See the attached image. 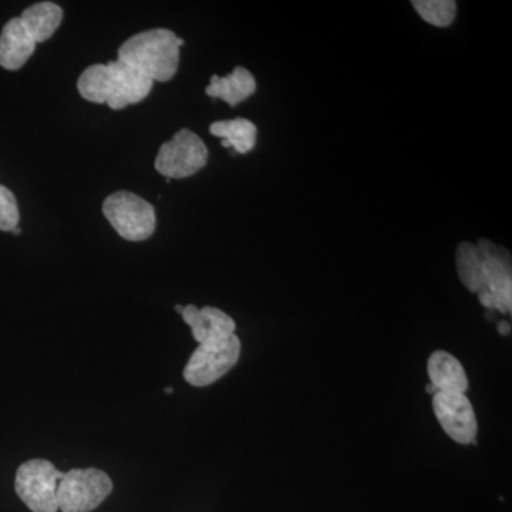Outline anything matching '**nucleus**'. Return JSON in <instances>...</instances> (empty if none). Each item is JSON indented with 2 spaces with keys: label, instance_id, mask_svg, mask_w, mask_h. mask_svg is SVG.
Returning a JSON list of instances; mask_svg holds the SVG:
<instances>
[{
  "label": "nucleus",
  "instance_id": "obj_1",
  "mask_svg": "<svg viewBox=\"0 0 512 512\" xmlns=\"http://www.w3.org/2000/svg\"><path fill=\"white\" fill-rule=\"evenodd\" d=\"M153 83L143 73L117 59L87 67L80 74L77 89L84 100L106 103L110 109L121 110L146 99Z\"/></svg>",
  "mask_w": 512,
  "mask_h": 512
},
{
  "label": "nucleus",
  "instance_id": "obj_2",
  "mask_svg": "<svg viewBox=\"0 0 512 512\" xmlns=\"http://www.w3.org/2000/svg\"><path fill=\"white\" fill-rule=\"evenodd\" d=\"M183 45L184 40L171 30H146L121 45L119 60L153 82H168L177 73Z\"/></svg>",
  "mask_w": 512,
  "mask_h": 512
},
{
  "label": "nucleus",
  "instance_id": "obj_3",
  "mask_svg": "<svg viewBox=\"0 0 512 512\" xmlns=\"http://www.w3.org/2000/svg\"><path fill=\"white\" fill-rule=\"evenodd\" d=\"M104 217L121 238L146 241L156 231V211L150 202L130 191H117L104 200Z\"/></svg>",
  "mask_w": 512,
  "mask_h": 512
},
{
  "label": "nucleus",
  "instance_id": "obj_4",
  "mask_svg": "<svg viewBox=\"0 0 512 512\" xmlns=\"http://www.w3.org/2000/svg\"><path fill=\"white\" fill-rule=\"evenodd\" d=\"M113 491L109 474L99 468H74L64 473L57 487V504L62 512H90Z\"/></svg>",
  "mask_w": 512,
  "mask_h": 512
},
{
  "label": "nucleus",
  "instance_id": "obj_5",
  "mask_svg": "<svg viewBox=\"0 0 512 512\" xmlns=\"http://www.w3.org/2000/svg\"><path fill=\"white\" fill-rule=\"evenodd\" d=\"M241 350V340L237 335L201 343L185 366V382L195 387L210 386L237 365Z\"/></svg>",
  "mask_w": 512,
  "mask_h": 512
},
{
  "label": "nucleus",
  "instance_id": "obj_6",
  "mask_svg": "<svg viewBox=\"0 0 512 512\" xmlns=\"http://www.w3.org/2000/svg\"><path fill=\"white\" fill-rule=\"evenodd\" d=\"M64 473L47 460H29L16 471L15 490L32 512H57V487Z\"/></svg>",
  "mask_w": 512,
  "mask_h": 512
},
{
  "label": "nucleus",
  "instance_id": "obj_7",
  "mask_svg": "<svg viewBox=\"0 0 512 512\" xmlns=\"http://www.w3.org/2000/svg\"><path fill=\"white\" fill-rule=\"evenodd\" d=\"M483 254L484 291L481 305L491 311L510 313L512 306L511 256L507 249L488 239L477 242Z\"/></svg>",
  "mask_w": 512,
  "mask_h": 512
},
{
  "label": "nucleus",
  "instance_id": "obj_8",
  "mask_svg": "<svg viewBox=\"0 0 512 512\" xmlns=\"http://www.w3.org/2000/svg\"><path fill=\"white\" fill-rule=\"evenodd\" d=\"M208 163V148L194 131L183 128L158 151L156 170L167 180L197 174Z\"/></svg>",
  "mask_w": 512,
  "mask_h": 512
},
{
  "label": "nucleus",
  "instance_id": "obj_9",
  "mask_svg": "<svg viewBox=\"0 0 512 512\" xmlns=\"http://www.w3.org/2000/svg\"><path fill=\"white\" fill-rule=\"evenodd\" d=\"M433 410L443 430L456 443L471 444L476 440V413L466 394L436 393Z\"/></svg>",
  "mask_w": 512,
  "mask_h": 512
},
{
  "label": "nucleus",
  "instance_id": "obj_10",
  "mask_svg": "<svg viewBox=\"0 0 512 512\" xmlns=\"http://www.w3.org/2000/svg\"><path fill=\"white\" fill-rule=\"evenodd\" d=\"M184 322L191 328L192 336L198 345L211 340L225 339L235 335V320L221 309L205 306L198 309L195 305L184 306L181 312Z\"/></svg>",
  "mask_w": 512,
  "mask_h": 512
},
{
  "label": "nucleus",
  "instance_id": "obj_11",
  "mask_svg": "<svg viewBox=\"0 0 512 512\" xmlns=\"http://www.w3.org/2000/svg\"><path fill=\"white\" fill-rule=\"evenodd\" d=\"M36 50V42L30 37L20 18L10 19L0 33V66L15 72L22 69Z\"/></svg>",
  "mask_w": 512,
  "mask_h": 512
},
{
  "label": "nucleus",
  "instance_id": "obj_12",
  "mask_svg": "<svg viewBox=\"0 0 512 512\" xmlns=\"http://www.w3.org/2000/svg\"><path fill=\"white\" fill-rule=\"evenodd\" d=\"M430 383L437 393L464 394L468 389V377L460 360L446 352L437 350L427 362Z\"/></svg>",
  "mask_w": 512,
  "mask_h": 512
},
{
  "label": "nucleus",
  "instance_id": "obj_13",
  "mask_svg": "<svg viewBox=\"0 0 512 512\" xmlns=\"http://www.w3.org/2000/svg\"><path fill=\"white\" fill-rule=\"evenodd\" d=\"M256 92L254 74L245 67L238 66L228 76H212L205 93L214 99L224 100L229 106L235 107Z\"/></svg>",
  "mask_w": 512,
  "mask_h": 512
},
{
  "label": "nucleus",
  "instance_id": "obj_14",
  "mask_svg": "<svg viewBox=\"0 0 512 512\" xmlns=\"http://www.w3.org/2000/svg\"><path fill=\"white\" fill-rule=\"evenodd\" d=\"M20 20L37 45L55 35L63 20V9L53 2L35 3L23 10Z\"/></svg>",
  "mask_w": 512,
  "mask_h": 512
},
{
  "label": "nucleus",
  "instance_id": "obj_15",
  "mask_svg": "<svg viewBox=\"0 0 512 512\" xmlns=\"http://www.w3.org/2000/svg\"><path fill=\"white\" fill-rule=\"evenodd\" d=\"M210 133L212 136L222 138V146L234 148L239 154H247L254 150L258 128L252 121L247 119L215 121L211 124Z\"/></svg>",
  "mask_w": 512,
  "mask_h": 512
},
{
  "label": "nucleus",
  "instance_id": "obj_16",
  "mask_svg": "<svg viewBox=\"0 0 512 512\" xmlns=\"http://www.w3.org/2000/svg\"><path fill=\"white\" fill-rule=\"evenodd\" d=\"M456 264L458 278L468 291L483 293V254L477 244L461 242L457 248Z\"/></svg>",
  "mask_w": 512,
  "mask_h": 512
},
{
  "label": "nucleus",
  "instance_id": "obj_17",
  "mask_svg": "<svg viewBox=\"0 0 512 512\" xmlns=\"http://www.w3.org/2000/svg\"><path fill=\"white\" fill-rule=\"evenodd\" d=\"M414 10L424 22L436 28H448L457 15V3L454 0H414Z\"/></svg>",
  "mask_w": 512,
  "mask_h": 512
},
{
  "label": "nucleus",
  "instance_id": "obj_18",
  "mask_svg": "<svg viewBox=\"0 0 512 512\" xmlns=\"http://www.w3.org/2000/svg\"><path fill=\"white\" fill-rule=\"evenodd\" d=\"M20 214L15 194L0 185V231L12 232L19 227Z\"/></svg>",
  "mask_w": 512,
  "mask_h": 512
},
{
  "label": "nucleus",
  "instance_id": "obj_19",
  "mask_svg": "<svg viewBox=\"0 0 512 512\" xmlns=\"http://www.w3.org/2000/svg\"><path fill=\"white\" fill-rule=\"evenodd\" d=\"M498 332H500L501 335H504V336L510 335V332H511L510 323H508V322L498 323Z\"/></svg>",
  "mask_w": 512,
  "mask_h": 512
},
{
  "label": "nucleus",
  "instance_id": "obj_20",
  "mask_svg": "<svg viewBox=\"0 0 512 512\" xmlns=\"http://www.w3.org/2000/svg\"><path fill=\"white\" fill-rule=\"evenodd\" d=\"M426 392L429 394H433V396H434V394L437 393V389H436V387L433 386V384L429 383L426 386Z\"/></svg>",
  "mask_w": 512,
  "mask_h": 512
},
{
  "label": "nucleus",
  "instance_id": "obj_21",
  "mask_svg": "<svg viewBox=\"0 0 512 512\" xmlns=\"http://www.w3.org/2000/svg\"><path fill=\"white\" fill-rule=\"evenodd\" d=\"M183 309H184V306H181V305L175 306V311H177V312L181 313V312H183Z\"/></svg>",
  "mask_w": 512,
  "mask_h": 512
},
{
  "label": "nucleus",
  "instance_id": "obj_22",
  "mask_svg": "<svg viewBox=\"0 0 512 512\" xmlns=\"http://www.w3.org/2000/svg\"><path fill=\"white\" fill-rule=\"evenodd\" d=\"M12 232H13V234H15V235H19V234H20V228H19V227H18V228H15V229H13V231H12Z\"/></svg>",
  "mask_w": 512,
  "mask_h": 512
},
{
  "label": "nucleus",
  "instance_id": "obj_23",
  "mask_svg": "<svg viewBox=\"0 0 512 512\" xmlns=\"http://www.w3.org/2000/svg\"><path fill=\"white\" fill-rule=\"evenodd\" d=\"M165 392H167L168 394L173 393V389H171V387H168V389L165 390Z\"/></svg>",
  "mask_w": 512,
  "mask_h": 512
}]
</instances>
